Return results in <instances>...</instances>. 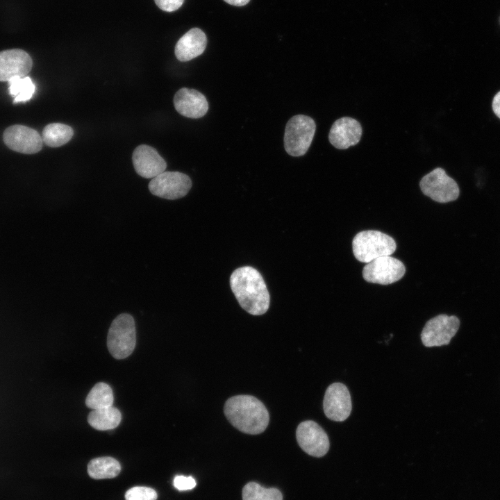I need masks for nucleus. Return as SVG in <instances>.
<instances>
[{"instance_id": "nucleus-1", "label": "nucleus", "mask_w": 500, "mask_h": 500, "mask_svg": "<svg viewBox=\"0 0 500 500\" xmlns=\"http://www.w3.org/2000/svg\"><path fill=\"white\" fill-rule=\"evenodd\" d=\"M231 290L240 306L253 315L265 313L270 297L260 272L252 267L236 269L230 277Z\"/></svg>"}, {"instance_id": "nucleus-2", "label": "nucleus", "mask_w": 500, "mask_h": 500, "mask_svg": "<svg viewBox=\"0 0 500 500\" xmlns=\"http://www.w3.org/2000/svg\"><path fill=\"white\" fill-rule=\"evenodd\" d=\"M224 412L235 428L250 435L265 431L269 422V414L265 406L251 395H235L228 399Z\"/></svg>"}, {"instance_id": "nucleus-3", "label": "nucleus", "mask_w": 500, "mask_h": 500, "mask_svg": "<svg viewBox=\"0 0 500 500\" xmlns=\"http://www.w3.org/2000/svg\"><path fill=\"white\" fill-rule=\"evenodd\" d=\"M396 247V242L392 237L378 231L359 232L352 241L355 258L366 263L381 256H390L395 251Z\"/></svg>"}, {"instance_id": "nucleus-4", "label": "nucleus", "mask_w": 500, "mask_h": 500, "mask_svg": "<svg viewBox=\"0 0 500 500\" xmlns=\"http://www.w3.org/2000/svg\"><path fill=\"white\" fill-rule=\"evenodd\" d=\"M136 332L133 317L122 313L115 318L109 328L107 347L111 356L116 359H124L130 356L135 349Z\"/></svg>"}, {"instance_id": "nucleus-5", "label": "nucleus", "mask_w": 500, "mask_h": 500, "mask_svg": "<svg viewBox=\"0 0 500 500\" xmlns=\"http://www.w3.org/2000/svg\"><path fill=\"white\" fill-rule=\"evenodd\" d=\"M315 130V122L308 116L297 115L290 118L283 138L286 152L292 156H303L311 144Z\"/></svg>"}, {"instance_id": "nucleus-6", "label": "nucleus", "mask_w": 500, "mask_h": 500, "mask_svg": "<svg viewBox=\"0 0 500 500\" xmlns=\"http://www.w3.org/2000/svg\"><path fill=\"white\" fill-rule=\"evenodd\" d=\"M419 186L425 195L439 203L453 201L460 193L457 183L441 167L435 168L423 176Z\"/></svg>"}, {"instance_id": "nucleus-7", "label": "nucleus", "mask_w": 500, "mask_h": 500, "mask_svg": "<svg viewBox=\"0 0 500 500\" xmlns=\"http://www.w3.org/2000/svg\"><path fill=\"white\" fill-rule=\"evenodd\" d=\"M460 326V320L455 315H439L429 319L424 326L421 340L427 347L448 344Z\"/></svg>"}, {"instance_id": "nucleus-8", "label": "nucleus", "mask_w": 500, "mask_h": 500, "mask_svg": "<svg viewBox=\"0 0 500 500\" xmlns=\"http://www.w3.org/2000/svg\"><path fill=\"white\" fill-rule=\"evenodd\" d=\"M150 192L160 198L174 200L185 197L192 187V181L179 172H164L149 183Z\"/></svg>"}, {"instance_id": "nucleus-9", "label": "nucleus", "mask_w": 500, "mask_h": 500, "mask_svg": "<svg viewBox=\"0 0 500 500\" xmlns=\"http://www.w3.org/2000/svg\"><path fill=\"white\" fill-rule=\"evenodd\" d=\"M406 272L403 263L390 256L377 258L362 269L364 279L369 283L388 285L400 280Z\"/></svg>"}, {"instance_id": "nucleus-10", "label": "nucleus", "mask_w": 500, "mask_h": 500, "mask_svg": "<svg viewBox=\"0 0 500 500\" xmlns=\"http://www.w3.org/2000/svg\"><path fill=\"white\" fill-rule=\"evenodd\" d=\"M296 438L299 447L310 456L320 458L328 451V437L324 430L314 421L301 422L297 428Z\"/></svg>"}, {"instance_id": "nucleus-11", "label": "nucleus", "mask_w": 500, "mask_h": 500, "mask_svg": "<svg viewBox=\"0 0 500 500\" xmlns=\"http://www.w3.org/2000/svg\"><path fill=\"white\" fill-rule=\"evenodd\" d=\"M323 409L326 417L331 420H346L352 410L351 396L347 386L341 383L331 384L325 392Z\"/></svg>"}, {"instance_id": "nucleus-12", "label": "nucleus", "mask_w": 500, "mask_h": 500, "mask_svg": "<svg viewBox=\"0 0 500 500\" xmlns=\"http://www.w3.org/2000/svg\"><path fill=\"white\" fill-rule=\"evenodd\" d=\"M3 139L8 148L25 154L40 151L43 144L42 138L37 131L23 125H13L7 128L4 131Z\"/></svg>"}, {"instance_id": "nucleus-13", "label": "nucleus", "mask_w": 500, "mask_h": 500, "mask_svg": "<svg viewBox=\"0 0 500 500\" xmlns=\"http://www.w3.org/2000/svg\"><path fill=\"white\" fill-rule=\"evenodd\" d=\"M132 160L138 174L145 178H153L164 172L167 163L158 151L147 144H141L133 151Z\"/></svg>"}, {"instance_id": "nucleus-14", "label": "nucleus", "mask_w": 500, "mask_h": 500, "mask_svg": "<svg viewBox=\"0 0 500 500\" xmlns=\"http://www.w3.org/2000/svg\"><path fill=\"white\" fill-rule=\"evenodd\" d=\"M362 132L361 125L356 119L343 117L333 122L328 140L336 149H347L359 142Z\"/></svg>"}, {"instance_id": "nucleus-15", "label": "nucleus", "mask_w": 500, "mask_h": 500, "mask_svg": "<svg viewBox=\"0 0 500 500\" xmlns=\"http://www.w3.org/2000/svg\"><path fill=\"white\" fill-rule=\"evenodd\" d=\"M32 66V59L25 51L19 49L2 51L0 52V81L26 76Z\"/></svg>"}, {"instance_id": "nucleus-16", "label": "nucleus", "mask_w": 500, "mask_h": 500, "mask_svg": "<svg viewBox=\"0 0 500 500\" xmlns=\"http://www.w3.org/2000/svg\"><path fill=\"white\" fill-rule=\"evenodd\" d=\"M174 105L181 115L198 119L204 116L208 110V103L205 96L194 89L183 88L174 97Z\"/></svg>"}, {"instance_id": "nucleus-17", "label": "nucleus", "mask_w": 500, "mask_h": 500, "mask_svg": "<svg viewBox=\"0 0 500 500\" xmlns=\"http://www.w3.org/2000/svg\"><path fill=\"white\" fill-rule=\"evenodd\" d=\"M207 44L203 31L193 28L185 33L175 46V56L182 62L189 61L203 53Z\"/></svg>"}, {"instance_id": "nucleus-18", "label": "nucleus", "mask_w": 500, "mask_h": 500, "mask_svg": "<svg viewBox=\"0 0 500 500\" xmlns=\"http://www.w3.org/2000/svg\"><path fill=\"white\" fill-rule=\"evenodd\" d=\"M121 420L120 411L112 406L93 410L88 417L89 424L99 431L113 429L119 424Z\"/></svg>"}, {"instance_id": "nucleus-19", "label": "nucleus", "mask_w": 500, "mask_h": 500, "mask_svg": "<svg viewBox=\"0 0 500 500\" xmlns=\"http://www.w3.org/2000/svg\"><path fill=\"white\" fill-rule=\"evenodd\" d=\"M121 471L119 462L110 456L99 457L90 461L88 473L94 479L112 478Z\"/></svg>"}, {"instance_id": "nucleus-20", "label": "nucleus", "mask_w": 500, "mask_h": 500, "mask_svg": "<svg viewBox=\"0 0 500 500\" xmlns=\"http://www.w3.org/2000/svg\"><path fill=\"white\" fill-rule=\"evenodd\" d=\"M73 135L74 131L71 126L61 123H51L44 128L42 138L47 146L58 147L67 143Z\"/></svg>"}, {"instance_id": "nucleus-21", "label": "nucleus", "mask_w": 500, "mask_h": 500, "mask_svg": "<svg viewBox=\"0 0 500 500\" xmlns=\"http://www.w3.org/2000/svg\"><path fill=\"white\" fill-rule=\"evenodd\" d=\"M113 400V393L110 386L100 382L95 384L89 392L85 399V405L93 410L101 409L112 406Z\"/></svg>"}, {"instance_id": "nucleus-22", "label": "nucleus", "mask_w": 500, "mask_h": 500, "mask_svg": "<svg viewBox=\"0 0 500 500\" xmlns=\"http://www.w3.org/2000/svg\"><path fill=\"white\" fill-rule=\"evenodd\" d=\"M8 82L9 94L14 98V103L28 101L35 92V85L27 76H15Z\"/></svg>"}, {"instance_id": "nucleus-23", "label": "nucleus", "mask_w": 500, "mask_h": 500, "mask_svg": "<svg viewBox=\"0 0 500 500\" xmlns=\"http://www.w3.org/2000/svg\"><path fill=\"white\" fill-rule=\"evenodd\" d=\"M242 500H283V495L277 488H265L250 482L242 489Z\"/></svg>"}, {"instance_id": "nucleus-24", "label": "nucleus", "mask_w": 500, "mask_h": 500, "mask_svg": "<svg viewBox=\"0 0 500 500\" xmlns=\"http://www.w3.org/2000/svg\"><path fill=\"white\" fill-rule=\"evenodd\" d=\"M156 492L147 487H133L126 491L125 494L126 500H156Z\"/></svg>"}, {"instance_id": "nucleus-25", "label": "nucleus", "mask_w": 500, "mask_h": 500, "mask_svg": "<svg viewBox=\"0 0 500 500\" xmlns=\"http://www.w3.org/2000/svg\"><path fill=\"white\" fill-rule=\"evenodd\" d=\"M173 484L178 490H188L196 486V481L192 476H176Z\"/></svg>"}, {"instance_id": "nucleus-26", "label": "nucleus", "mask_w": 500, "mask_h": 500, "mask_svg": "<svg viewBox=\"0 0 500 500\" xmlns=\"http://www.w3.org/2000/svg\"><path fill=\"white\" fill-rule=\"evenodd\" d=\"M159 8L166 12H174L183 3L184 0H154Z\"/></svg>"}, {"instance_id": "nucleus-27", "label": "nucleus", "mask_w": 500, "mask_h": 500, "mask_svg": "<svg viewBox=\"0 0 500 500\" xmlns=\"http://www.w3.org/2000/svg\"><path fill=\"white\" fill-rule=\"evenodd\" d=\"M492 109L494 114L500 119V91L495 94L493 99Z\"/></svg>"}, {"instance_id": "nucleus-28", "label": "nucleus", "mask_w": 500, "mask_h": 500, "mask_svg": "<svg viewBox=\"0 0 500 500\" xmlns=\"http://www.w3.org/2000/svg\"><path fill=\"white\" fill-rule=\"evenodd\" d=\"M227 3L235 6H243L247 4L250 0H224Z\"/></svg>"}]
</instances>
